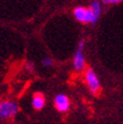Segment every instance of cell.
<instances>
[{
	"label": "cell",
	"instance_id": "obj_3",
	"mask_svg": "<svg viewBox=\"0 0 123 124\" xmlns=\"http://www.w3.org/2000/svg\"><path fill=\"white\" fill-rule=\"evenodd\" d=\"M74 18L80 22V23L84 24H91V25H95L94 18H93V15H91L90 10L87 9V8H84V7H77L74 8Z\"/></svg>",
	"mask_w": 123,
	"mask_h": 124
},
{
	"label": "cell",
	"instance_id": "obj_6",
	"mask_svg": "<svg viewBox=\"0 0 123 124\" xmlns=\"http://www.w3.org/2000/svg\"><path fill=\"white\" fill-rule=\"evenodd\" d=\"M32 105L35 109H42L45 105V97L42 93H35L33 95Z\"/></svg>",
	"mask_w": 123,
	"mask_h": 124
},
{
	"label": "cell",
	"instance_id": "obj_8",
	"mask_svg": "<svg viewBox=\"0 0 123 124\" xmlns=\"http://www.w3.org/2000/svg\"><path fill=\"white\" fill-rule=\"evenodd\" d=\"M42 64L44 65V67H51V64H52V60L50 59V58H44L43 59V61H42Z\"/></svg>",
	"mask_w": 123,
	"mask_h": 124
},
{
	"label": "cell",
	"instance_id": "obj_1",
	"mask_svg": "<svg viewBox=\"0 0 123 124\" xmlns=\"http://www.w3.org/2000/svg\"><path fill=\"white\" fill-rule=\"evenodd\" d=\"M18 105L11 101H0V120L14 117L18 113Z\"/></svg>",
	"mask_w": 123,
	"mask_h": 124
},
{
	"label": "cell",
	"instance_id": "obj_5",
	"mask_svg": "<svg viewBox=\"0 0 123 124\" xmlns=\"http://www.w3.org/2000/svg\"><path fill=\"white\" fill-rule=\"evenodd\" d=\"M54 105L55 108L58 109L59 112L61 113H65L69 109L70 107V101H69V98L63 94H59L55 96L54 98Z\"/></svg>",
	"mask_w": 123,
	"mask_h": 124
},
{
	"label": "cell",
	"instance_id": "obj_7",
	"mask_svg": "<svg viewBox=\"0 0 123 124\" xmlns=\"http://www.w3.org/2000/svg\"><path fill=\"white\" fill-rule=\"evenodd\" d=\"M88 9L90 10L91 15H93L94 22H95V23H97L98 18H99V16H100V11H102L100 2H99V1H97V0H94V1L90 3V7H89Z\"/></svg>",
	"mask_w": 123,
	"mask_h": 124
},
{
	"label": "cell",
	"instance_id": "obj_4",
	"mask_svg": "<svg viewBox=\"0 0 123 124\" xmlns=\"http://www.w3.org/2000/svg\"><path fill=\"white\" fill-rule=\"evenodd\" d=\"M84 45L85 42L80 41L78 44V49L74 56V68L77 72H80L85 68V56H84Z\"/></svg>",
	"mask_w": 123,
	"mask_h": 124
},
{
	"label": "cell",
	"instance_id": "obj_2",
	"mask_svg": "<svg viewBox=\"0 0 123 124\" xmlns=\"http://www.w3.org/2000/svg\"><path fill=\"white\" fill-rule=\"evenodd\" d=\"M85 79H86V82H87V86L89 87L90 92L94 95H98L100 92V84L99 80H98L97 75L95 73V71L93 69H87L86 72H85Z\"/></svg>",
	"mask_w": 123,
	"mask_h": 124
},
{
	"label": "cell",
	"instance_id": "obj_9",
	"mask_svg": "<svg viewBox=\"0 0 123 124\" xmlns=\"http://www.w3.org/2000/svg\"><path fill=\"white\" fill-rule=\"evenodd\" d=\"M104 3H119L122 2V0H102Z\"/></svg>",
	"mask_w": 123,
	"mask_h": 124
}]
</instances>
